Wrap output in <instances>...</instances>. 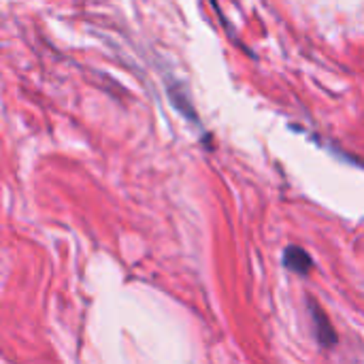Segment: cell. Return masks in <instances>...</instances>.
Listing matches in <instances>:
<instances>
[{
	"label": "cell",
	"instance_id": "1",
	"mask_svg": "<svg viewBox=\"0 0 364 364\" xmlns=\"http://www.w3.org/2000/svg\"><path fill=\"white\" fill-rule=\"evenodd\" d=\"M309 314H311V320H314V331H316V339L320 341L322 348H333L337 343V335L333 331V324L331 320L326 318V314L309 301Z\"/></svg>",
	"mask_w": 364,
	"mask_h": 364
},
{
	"label": "cell",
	"instance_id": "2",
	"mask_svg": "<svg viewBox=\"0 0 364 364\" xmlns=\"http://www.w3.org/2000/svg\"><path fill=\"white\" fill-rule=\"evenodd\" d=\"M284 267L296 275H309V271L314 269V260L303 247L290 245L284 250Z\"/></svg>",
	"mask_w": 364,
	"mask_h": 364
}]
</instances>
